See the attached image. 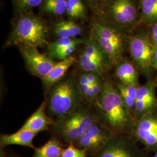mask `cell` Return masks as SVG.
Returning a JSON list of instances; mask_svg holds the SVG:
<instances>
[{"instance_id": "1", "label": "cell", "mask_w": 157, "mask_h": 157, "mask_svg": "<svg viewBox=\"0 0 157 157\" xmlns=\"http://www.w3.org/2000/svg\"><path fill=\"white\" fill-rule=\"evenodd\" d=\"M93 105L98 121L113 135H131L135 119L124 104L110 75L105 77L101 94Z\"/></svg>"}, {"instance_id": "2", "label": "cell", "mask_w": 157, "mask_h": 157, "mask_svg": "<svg viewBox=\"0 0 157 157\" xmlns=\"http://www.w3.org/2000/svg\"><path fill=\"white\" fill-rule=\"evenodd\" d=\"M98 121L93 105L83 101L72 111L54 119L48 130L65 146L75 144Z\"/></svg>"}, {"instance_id": "3", "label": "cell", "mask_w": 157, "mask_h": 157, "mask_svg": "<svg viewBox=\"0 0 157 157\" xmlns=\"http://www.w3.org/2000/svg\"><path fill=\"white\" fill-rule=\"evenodd\" d=\"M47 113L54 120L72 111L83 100L76 73L67 75L55 84L45 95Z\"/></svg>"}, {"instance_id": "4", "label": "cell", "mask_w": 157, "mask_h": 157, "mask_svg": "<svg viewBox=\"0 0 157 157\" xmlns=\"http://www.w3.org/2000/svg\"><path fill=\"white\" fill-rule=\"evenodd\" d=\"M4 47L21 44L47 47L48 30L43 20L32 11L17 16Z\"/></svg>"}, {"instance_id": "5", "label": "cell", "mask_w": 157, "mask_h": 157, "mask_svg": "<svg viewBox=\"0 0 157 157\" xmlns=\"http://www.w3.org/2000/svg\"><path fill=\"white\" fill-rule=\"evenodd\" d=\"M91 33L113 67L128 52L130 34L105 20L95 17L90 22Z\"/></svg>"}, {"instance_id": "6", "label": "cell", "mask_w": 157, "mask_h": 157, "mask_svg": "<svg viewBox=\"0 0 157 157\" xmlns=\"http://www.w3.org/2000/svg\"><path fill=\"white\" fill-rule=\"evenodd\" d=\"M101 19L131 34L141 25L139 0H108Z\"/></svg>"}, {"instance_id": "7", "label": "cell", "mask_w": 157, "mask_h": 157, "mask_svg": "<svg viewBox=\"0 0 157 157\" xmlns=\"http://www.w3.org/2000/svg\"><path fill=\"white\" fill-rule=\"evenodd\" d=\"M140 25L130 34L128 52L130 58L147 80L155 78L156 73L151 65V58L154 48L149 39L147 29Z\"/></svg>"}, {"instance_id": "8", "label": "cell", "mask_w": 157, "mask_h": 157, "mask_svg": "<svg viewBox=\"0 0 157 157\" xmlns=\"http://www.w3.org/2000/svg\"><path fill=\"white\" fill-rule=\"evenodd\" d=\"M148 154L129 134L113 135L92 157H147Z\"/></svg>"}, {"instance_id": "9", "label": "cell", "mask_w": 157, "mask_h": 157, "mask_svg": "<svg viewBox=\"0 0 157 157\" xmlns=\"http://www.w3.org/2000/svg\"><path fill=\"white\" fill-rule=\"evenodd\" d=\"M130 135L148 154L157 151V111L135 120Z\"/></svg>"}, {"instance_id": "10", "label": "cell", "mask_w": 157, "mask_h": 157, "mask_svg": "<svg viewBox=\"0 0 157 157\" xmlns=\"http://www.w3.org/2000/svg\"><path fill=\"white\" fill-rule=\"evenodd\" d=\"M18 48L29 72L41 80L45 78L58 62L47 54L40 52L37 47L21 44Z\"/></svg>"}, {"instance_id": "11", "label": "cell", "mask_w": 157, "mask_h": 157, "mask_svg": "<svg viewBox=\"0 0 157 157\" xmlns=\"http://www.w3.org/2000/svg\"><path fill=\"white\" fill-rule=\"evenodd\" d=\"M113 135L100 121L93 124L83 136L75 144L80 149L86 150L89 157L95 155L104 146Z\"/></svg>"}, {"instance_id": "12", "label": "cell", "mask_w": 157, "mask_h": 157, "mask_svg": "<svg viewBox=\"0 0 157 157\" xmlns=\"http://www.w3.org/2000/svg\"><path fill=\"white\" fill-rule=\"evenodd\" d=\"M157 79L147 80L137 87L135 120L150 112L157 111Z\"/></svg>"}, {"instance_id": "13", "label": "cell", "mask_w": 157, "mask_h": 157, "mask_svg": "<svg viewBox=\"0 0 157 157\" xmlns=\"http://www.w3.org/2000/svg\"><path fill=\"white\" fill-rule=\"evenodd\" d=\"M113 78L124 84L137 87L140 85V72L132 59L124 56L113 69Z\"/></svg>"}, {"instance_id": "14", "label": "cell", "mask_w": 157, "mask_h": 157, "mask_svg": "<svg viewBox=\"0 0 157 157\" xmlns=\"http://www.w3.org/2000/svg\"><path fill=\"white\" fill-rule=\"evenodd\" d=\"M54 124V120L47 113V102L45 99L37 109L26 120L21 129L29 130L39 133L48 130Z\"/></svg>"}, {"instance_id": "15", "label": "cell", "mask_w": 157, "mask_h": 157, "mask_svg": "<svg viewBox=\"0 0 157 157\" xmlns=\"http://www.w3.org/2000/svg\"><path fill=\"white\" fill-rule=\"evenodd\" d=\"M76 57L72 56L65 59L58 61L45 78L41 79L45 95L55 84L67 75V71L76 63Z\"/></svg>"}, {"instance_id": "16", "label": "cell", "mask_w": 157, "mask_h": 157, "mask_svg": "<svg viewBox=\"0 0 157 157\" xmlns=\"http://www.w3.org/2000/svg\"><path fill=\"white\" fill-rule=\"evenodd\" d=\"M37 133L29 130L19 129L17 132L7 135L1 134L0 136L1 148H4L11 145L24 146L34 149L33 141Z\"/></svg>"}, {"instance_id": "17", "label": "cell", "mask_w": 157, "mask_h": 157, "mask_svg": "<svg viewBox=\"0 0 157 157\" xmlns=\"http://www.w3.org/2000/svg\"><path fill=\"white\" fill-rule=\"evenodd\" d=\"M53 32L58 38H78L83 33V29L73 21L64 20L54 25Z\"/></svg>"}, {"instance_id": "18", "label": "cell", "mask_w": 157, "mask_h": 157, "mask_svg": "<svg viewBox=\"0 0 157 157\" xmlns=\"http://www.w3.org/2000/svg\"><path fill=\"white\" fill-rule=\"evenodd\" d=\"M112 80L129 113L135 119L137 87L124 84L113 78Z\"/></svg>"}, {"instance_id": "19", "label": "cell", "mask_w": 157, "mask_h": 157, "mask_svg": "<svg viewBox=\"0 0 157 157\" xmlns=\"http://www.w3.org/2000/svg\"><path fill=\"white\" fill-rule=\"evenodd\" d=\"M65 147L61 141L52 137L44 145L34 149L32 157H60Z\"/></svg>"}, {"instance_id": "20", "label": "cell", "mask_w": 157, "mask_h": 157, "mask_svg": "<svg viewBox=\"0 0 157 157\" xmlns=\"http://www.w3.org/2000/svg\"><path fill=\"white\" fill-rule=\"evenodd\" d=\"M140 25L148 27L157 22V0H139Z\"/></svg>"}, {"instance_id": "21", "label": "cell", "mask_w": 157, "mask_h": 157, "mask_svg": "<svg viewBox=\"0 0 157 157\" xmlns=\"http://www.w3.org/2000/svg\"><path fill=\"white\" fill-rule=\"evenodd\" d=\"M86 39L81 38H58L49 43L47 47V53L49 56L58 51L75 44H83Z\"/></svg>"}, {"instance_id": "22", "label": "cell", "mask_w": 157, "mask_h": 157, "mask_svg": "<svg viewBox=\"0 0 157 157\" xmlns=\"http://www.w3.org/2000/svg\"><path fill=\"white\" fill-rule=\"evenodd\" d=\"M41 11L54 16H62L66 13V0H44Z\"/></svg>"}, {"instance_id": "23", "label": "cell", "mask_w": 157, "mask_h": 157, "mask_svg": "<svg viewBox=\"0 0 157 157\" xmlns=\"http://www.w3.org/2000/svg\"><path fill=\"white\" fill-rule=\"evenodd\" d=\"M17 16L32 11L34 8L41 6L44 0H11Z\"/></svg>"}, {"instance_id": "24", "label": "cell", "mask_w": 157, "mask_h": 157, "mask_svg": "<svg viewBox=\"0 0 157 157\" xmlns=\"http://www.w3.org/2000/svg\"><path fill=\"white\" fill-rule=\"evenodd\" d=\"M60 157H89L87 151L84 149H80L73 143L66 146Z\"/></svg>"}, {"instance_id": "25", "label": "cell", "mask_w": 157, "mask_h": 157, "mask_svg": "<svg viewBox=\"0 0 157 157\" xmlns=\"http://www.w3.org/2000/svg\"><path fill=\"white\" fill-rule=\"evenodd\" d=\"M83 45L81 44H75L73 45L68 46L66 48H64L62 50L58 51L56 52L53 53L51 54L50 56L51 58H52L54 59H56L59 61H62L63 59H65L67 58L69 56H72L75 51L76 50L78 47Z\"/></svg>"}, {"instance_id": "26", "label": "cell", "mask_w": 157, "mask_h": 157, "mask_svg": "<svg viewBox=\"0 0 157 157\" xmlns=\"http://www.w3.org/2000/svg\"><path fill=\"white\" fill-rule=\"evenodd\" d=\"M95 14V17L101 19L103 10L108 0H84Z\"/></svg>"}, {"instance_id": "27", "label": "cell", "mask_w": 157, "mask_h": 157, "mask_svg": "<svg viewBox=\"0 0 157 157\" xmlns=\"http://www.w3.org/2000/svg\"><path fill=\"white\" fill-rule=\"evenodd\" d=\"M78 12L79 19L85 20L87 17V11L86 6L82 0H67Z\"/></svg>"}, {"instance_id": "28", "label": "cell", "mask_w": 157, "mask_h": 157, "mask_svg": "<svg viewBox=\"0 0 157 157\" xmlns=\"http://www.w3.org/2000/svg\"><path fill=\"white\" fill-rule=\"evenodd\" d=\"M76 79H77L79 89L84 100V97L86 95L87 91L89 90L91 85L89 84V82L87 81L83 72L80 71L79 73H76Z\"/></svg>"}, {"instance_id": "29", "label": "cell", "mask_w": 157, "mask_h": 157, "mask_svg": "<svg viewBox=\"0 0 157 157\" xmlns=\"http://www.w3.org/2000/svg\"><path fill=\"white\" fill-rule=\"evenodd\" d=\"M147 28L149 39L154 48H157V22L153 23Z\"/></svg>"}, {"instance_id": "30", "label": "cell", "mask_w": 157, "mask_h": 157, "mask_svg": "<svg viewBox=\"0 0 157 157\" xmlns=\"http://www.w3.org/2000/svg\"><path fill=\"white\" fill-rule=\"evenodd\" d=\"M151 65L152 67L155 71V78L157 79V48L154 49L151 58Z\"/></svg>"}, {"instance_id": "31", "label": "cell", "mask_w": 157, "mask_h": 157, "mask_svg": "<svg viewBox=\"0 0 157 157\" xmlns=\"http://www.w3.org/2000/svg\"><path fill=\"white\" fill-rule=\"evenodd\" d=\"M1 157H20L15 154L8 153L7 152L4 151L2 148H1Z\"/></svg>"}, {"instance_id": "32", "label": "cell", "mask_w": 157, "mask_h": 157, "mask_svg": "<svg viewBox=\"0 0 157 157\" xmlns=\"http://www.w3.org/2000/svg\"><path fill=\"white\" fill-rule=\"evenodd\" d=\"M151 157H157V151L154 152V154Z\"/></svg>"}]
</instances>
